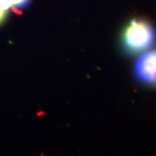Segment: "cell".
Returning <instances> with one entry per match:
<instances>
[{"label": "cell", "instance_id": "cell-2", "mask_svg": "<svg viewBox=\"0 0 156 156\" xmlns=\"http://www.w3.org/2000/svg\"><path fill=\"white\" fill-rule=\"evenodd\" d=\"M134 73L140 83L156 85V50L147 52L137 58Z\"/></svg>", "mask_w": 156, "mask_h": 156}, {"label": "cell", "instance_id": "cell-3", "mask_svg": "<svg viewBox=\"0 0 156 156\" xmlns=\"http://www.w3.org/2000/svg\"><path fill=\"white\" fill-rule=\"evenodd\" d=\"M31 0H0V8L8 11L11 8L22 10L30 5Z\"/></svg>", "mask_w": 156, "mask_h": 156}, {"label": "cell", "instance_id": "cell-4", "mask_svg": "<svg viewBox=\"0 0 156 156\" xmlns=\"http://www.w3.org/2000/svg\"><path fill=\"white\" fill-rule=\"evenodd\" d=\"M7 14H8V11L3 10V9L0 8V24L5 20L6 17H7Z\"/></svg>", "mask_w": 156, "mask_h": 156}, {"label": "cell", "instance_id": "cell-1", "mask_svg": "<svg viewBox=\"0 0 156 156\" xmlns=\"http://www.w3.org/2000/svg\"><path fill=\"white\" fill-rule=\"evenodd\" d=\"M156 32L150 23L134 18L122 34L123 50L129 55H136L152 48L155 44Z\"/></svg>", "mask_w": 156, "mask_h": 156}]
</instances>
